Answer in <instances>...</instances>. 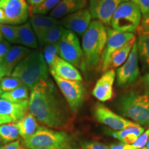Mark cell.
<instances>
[{
  "label": "cell",
  "instance_id": "3957f363",
  "mask_svg": "<svg viewBox=\"0 0 149 149\" xmlns=\"http://www.w3.org/2000/svg\"><path fill=\"white\" fill-rule=\"evenodd\" d=\"M48 72L43 53L32 51L15 68L10 76L19 79L31 91L38 84L50 79Z\"/></svg>",
  "mask_w": 149,
  "mask_h": 149
},
{
  "label": "cell",
  "instance_id": "83f0119b",
  "mask_svg": "<svg viewBox=\"0 0 149 149\" xmlns=\"http://www.w3.org/2000/svg\"><path fill=\"white\" fill-rule=\"evenodd\" d=\"M19 136L15 123H9L0 126V137L4 143L16 141Z\"/></svg>",
  "mask_w": 149,
  "mask_h": 149
},
{
  "label": "cell",
  "instance_id": "44dd1931",
  "mask_svg": "<svg viewBox=\"0 0 149 149\" xmlns=\"http://www.w3.org/2000/svg\"><path fill=\"white\" fill-rule=\"evenodd\" d=\"M87 0H63L49 13V16L56 19L85 8Z\"/></svg>",
  "mask_w": 149,
  "mask_h": 149
},
{
  "label": "cell",
  "instance_id": "b9f144b4",
  "mask_svg": "<svg viewBox=\"0 0 149 149\" xmlns=\"http://www.w3.org/2000/svg\"><path fill=\"white\" fill-rule=\"evenodd\" d=\"M124 143L120 142L119 144H113L109 147V149H123L124 146Z\"/></svg>",
  "mask_w": 149,
  "mask_h": 149
},
{
  "label": "cell",
  "instance_id": "74e56055",
  "mask_svg": "<svg viewBox=\"0 0 149 149\" xmlns=\"http://www.w3.org/2000/svg\"><path fill=\"white\" fill-rule=\"evenodd\" d=\"M13 122H14V121L10 117L3 115L2 113H0V126L3 125V124Z\"/></svg>",
  "mask_w": 149,
  "mask_h": 149
},
{
  "label": "cell",
  "instance_id": "e0dca14e",
  "mask_svg": "<svg viewBox=\"0 0 149 149\" xmlns=\"http://www.w3.org/2000/svg\"><path fill=\"white\" fill-rule=\"evenodd\" d=\"M32 50L23 46H14L1 61L6 76H10L15 68L31 53Z\"/></svg>",
  "mask_w": 149,
  "mask_h": 149
},
{
  "label": "cell",
  "instance_id": "603a6c76",
  "mask_svg": "<svg viewBox=\"0 0 149 149\" xmlns=\"http://www.w3.org/2000/svg\"><path fill=\"white\" fill-rule=\"evenodd\" d=\"M142 126L136 124L121 130L109 131V134L121 142L127 144H133L141 134L144 132Z\"/></svg>",
  "mask_w": 149,
  "mask_h": 149
},
{
  "label": "cell",
  "instance_id": "7402d4cb",
  "mask_svg": "<svg viewBox=\"0 0 149 149\" xmlns=\"http://www.w3.org/2000/svg\"><path fill=\"white\" fill-rule=\"evenodd\" d=\"M19 43L29 49H36L38 46V41L30 22L16 26Z\"/></svg>",
  "mask_w": 149,
  "mask_h": 149
},
{
  "label": "cell",
  "instance_id": "7bdbcfd3",
  "mask_svg": "<svg viewBox=\"0 0 149 149\" xmlns=\"http://www.w3.org/2000/svg\"><path fill=\"white\" fill-rule=\"evenodd\" d=\"M3 77H6V72L2 65L1 64V62H0V80L2 79Z\"/></svg>",
  "mask_w": 149,
  "mask_h": 149
},
{
  "label": "cell",
  "instance_id": "9a60e30c",
  "mask_svg": "<svg viewBox=\"0 0 149 149\" xmlns=\"http://www.w3.org/2000/svg\"><path fill=\"white\" fill-rule=\"evenodd\" d=\"M116 77L114 69H108L104 72L95 85L92 91L93 95L101 102L111 100L114 95L113 86Z\"/></svg>",
  "mask_w": 149,
  "mask_h": 149
},
{
  "label": "cell",
  "instance_id": "5bb4252c",
  "mask_svg": "<svg viewBox=\"0 0 149 149\" xmlns=\"http://www.w3.org/2000/svg\"><path fill=\"white\" fill-rule=\"evenodd\" d=\"M91 20L92 16L90 11L88 9L84 8L64 17L59 21L61 25L66 30L82 36L90 26Z\"/></svg>",
  "mask_w": 149,
  "mask_h": 149
},
{
  "label": "cell",
  "instance_id": "f907efd6",
  "mask_svg": "<svg viewBox=\"0 0 149 149\" xmlns=\"http://www.w3.org/2000/svg\"><path fill=\"white\" fill-rule=\"evenodd\" d=\"M140 149H147L146 148H144H144H140Z\"/></svg>",
  "mask_w": 149,
  "mask_h": 149
},
{
  "label": "cell",
  "instance_id": "484cf974",
  "mask_svg": "<svg viewBox=\"0 0 149 149\" xmlns=\"http://www.w3.org/2000/svg\"><path fill=\"white\" fill-rule=\"evenodd\" d=\"M65 31L66 29L61 24L56 25L46 33L42 40L38 42V44L41 46H44L48 44H57Z\"/></svg>",
  "mask_w": 149,
  "mask_h": 149
},
{
  "label": "cell",
  "instance_id": "4dcf8cb0",
  "mask_svg": "<svg viewBox=\"0 0 149 149\" xmlns=\"http://www.w3.org/2000/svg\"><path fill=\"white\" fill-rule=\"evenodd\" d=\"M0 84H1V90L3 91V93L9 92V91L15 90V89L22 86H25L19 79L12 77V76L3 77L0 80Z\"/></svg>",
  "mask_w": 149,
  "mask_h": 149
},
{
  "label": "cell",
  "instance_id": "30bf717a",
  "mask_svg": "<svg viewBox=\"0 0 149 149\" xmlns=\"http://www.w3.org/2000/svg\"><path fill=\"white\" fill-rule=\"evenodd\" d=\"M135 37L134 33L120 32L116 30L107 28V44L101 58L102 71L105 72L109 69L113 54Z\"/></svg>",
  "mask_w": 149,
  "mask_h": 149
},
{
  "label": "cell",
  "instance_id": "7c38bea8",
  "mask_svg": "<svg viewBox=\"0 0 149 149\" xmlns=\"http://www.w3.org/2000/svg\"><path fill=\"white\" fill-rule=\"evenodd\" d=\"M94 116L99 122L116 131L137 124L114 113L101 103H97L94 107Z\"/></svg>",
  "mask_w": 149,
  "mask_h": 149
},
{
  "label": "cell",
  "instance_id": "ba28073f",
  "mask_svg": "<svg viewBox=\"0 0 149 149\" xmlns=\"http://www.w3.org/2000/svg\"><path fill=\"white\" fill-rule=\"evenodd\" d=\"M57 87L68 104L71 113H75L82 105L85 97V88L81 81L61 79L53 76Z\"/></svg>",
  "mask_w": 149,
  "mask_h": 149
},
{
  "label": "cell",
  "instance_id": "8fae6325",
  "mask_svg": "<svg viewBox=\"0 0 149 149\" xmlns=\"http://www.w3.org/2000/svg\"><path fill=\"white\" fill-rule=\"evenodd\" d=\"M0 8L5 13L6 24L10 25L26 23L31 14L26 0H0Z\"/></svg>",
  "mask_w": 149,
  "mask_h": 149
},
{
  "label": "cell",
  "instance_id": "d6a6232c",
  "mask_svg": "<svg viewBox=\"0 0 149 149\" xmlns=\"http://www.w3.org/2000/svg\"><path fill=\"white\" fill-rule=\"evenodd\" d=\"M137 6L142 15L149 13V0H130Z\"/></svg>",
  "mask_w": 149,
  "mask_h": 149
},
{
  "label": "cell",
  "instance_id": "f5cc1de1",
  "mask_svg": "<svg viewBox=\"0 0 149 149\" xmlns=\"http://www.w3.org/2000/svg\"><path fill=\"white\" fill-rule=\"evenodd\" d=\"M39 149H46V148H39Z\"/></svg>",
  "mask_w": 149,
  "mask_h": 149
},
{
  "label": "cell",
  "instance_id": "bcb514c9",
  "mask_svg": "<svg viewBox=\"0 0 149 149\" xmlns=\"http://www.w3.org/2000/svg\"><path fill=\"white\" fill-rule=\"evenodd\" d=\"M146 148L147 149H149V138H148V141H147V143H146Z\"/></svg>",
  "mask_w": 149,
  "mask_h": 149
},
{
  "label": "cell",
  "instance_id": "ffe728a7",
  "mask_svg": "<svg viewBox=\"0 0 149 149\" xmlns=\"http://www.w3.org/2000/svg\"><path fill=\"white\" fill-rule=\"evenodd\" d=\"M137 40H136L137 56L143 72L149 71V31L138 28Z\"/></svg>",
  "mask_w": 149,
  "mask_h": 149
},
{
  "label": "cell",
  "instance_id": "681fc988",
  "mask_svg": "<svg viewBox=\"0 0 149 149\" xmlns=\"http://www.w3.org/2000/svg\"><path fill=\"white\" fill-rule=\"evenodd\" d=\"M122 1H130V0H122Z\"/></svg>",
  "mask_w": 149,
  "mask_h": 149
},
{
  "label": "cell",
  "instance_id": "8992f818",
  "mask_svg": "<svg viewBox=\"0 0 149 149\" xmlns=\"http://www.w3.org/2000/svg\"><path fill=\"white\" fill-rule=\"evenodd\" d=\"M141 15L135 3L122 1L118 6L112 17V29L123 33H135L141 24Z\"/></svg>",
  "mask_w": 149,
  "mask_h": 149
},
{
  "label": "cell",
  "instance_id": "c3c4849f",
  "mask_svg": "<svg viewBox=\"0 0 149 149\" xmlns=\"http://www.w3.org/2000/svg\"><path fill=\"white\" fill-rule=\"evenodd\" d=\"M2 40H3V37H2V35H1V32H0V42Z\"/></svg>",
  "mask_w": 149,
  "mask_h": 149
},
{
  "label": "cell",
  "instance_id": "d590c367",
  "mask_svg": "<svg viewBox=\"0 0 149 149\" xmlns=\"http://www.w3.org/2000/svg\"><path fill=\"white\" fill-rule=\"evenodd\" d=\"M0 149H26L23 144H22L19 140H16L12 142L6 144L1 147Z\"/></svg>",
  "mask_w": 149,
  "mask_h": 149
},
{
  "label": "cell",
  "instance_id": "7a4b0ae2",
  "mask_svg": "<svg viewBox=\"0 0 149 149\" xmlns=\"http://www.w3.org/2000/svg\"><path fill=\"white\" fill-rule=\"evenodd\" d=\"M123 116L142 126H149V91L131 90L124 93L116 102Z\"/></svg>",
  "mask_w": 149,
  "mask_h": 149
},
{
  "label": "cell",
  "instance_id": "2e32d148",
  "mask_svg": "<svg viewBox=\"0 0 149 149\" xmlns=\"http://www.w3.org/2000/svg\"><path fill=\"white\" fill-rule=\"evenodd\" d=\"M48 70L52 76L68 80L82 81V76L78 68L59 57L55 59Z\"/></svg>",
  "mask_w": 149,
  "mask_h": 149
},
{
  "label": "cell",
  "instance_id": "cb8c5ba5",
  "mask_svg": "<svg viewBox=\"0 0 149 149\" xmlns=\"http://www.w3.org/2000/svg\"><path fill=\"white\" fill-rule=\"evenodd\" d=\"M19 135L24 140L28 139L36 133L40 127L36 118L31 113H27L23 118L15 122Z\"/></svg>",
  "mask_w": 149,
  "mask_h": 149
},
{
  "label": "cell",
  "instance_id": "52a82bcc",
  "mask_svg": "<svg viewBox=\"0 0 149 149\" xmlns=\"http://www.w3.org/2000/svg\"><path fill=\"white\" fill-rule=\"evenodd\" d=\"M59 57L84 72L86 71L84 55L77 35L66 30L58 43Z\"/></svg>",
  "mask_w": 149,
  "mask_h": 149
},
{
  "label": "cell",
  "instance_id": "4fadbf2b",
  "mask_svg": "<svg viewBox=\"0 0 149 149\" xmlns=\"http://www.w3.org/2000/svg\"><path fill=\"white\" fill-rule=\"evenodd\" d=\"M122 0H89V11L92 19L104 26L111 25L113 14Z\"/></svg>",
  "mask_w": 149,
  "mask_h": 149
},
{
  "label": "cell",
  "instance_id": "1f68e13d",
  "mask_svg": "<svg viewBox=\"0 0 149 149\" xmlns=\"http://www.w3.org/2000/svg\"><path fill=\"white\" fill-rule=\"evenodd\" d=\"M44 59L48 68L51 66L53 61L57 57H59L58 44H48L44 46L43 51Z\"/></svg>",
  "mask_w": 149,
  "mask_h": 149
},
{
  "label": "cell",
  "instance_id": "836d02e7",
  "mask_svg": "<svg viewBox=\"0 0 149 149\" xmlns=\"http://www.w3.org/2000/svg\"><path fill=\"white\" fill-rule=\"evenodd\" d=\"M81 149H109L107 145L97 141H87L82 144Z\"/></svg>",
  "mask_w": 149,
  "mask_h": 149
},
{
  "label": "cell",
  "instance_id": "ee69618b",
  "mask_svg": "<svg viewBox=\"0 0 149 149\" xmlns=\"http://www.w3.org/2000/svg\"><path fill=\"white\" fill-rule=\"evenodd\" d=\"M123 149H136V148L133 146V144H124V148H123Z\"/></svg>",
  "mask_w": 149,
  "mask_h": 149
},
{
  "label": "cell",
  "instance_id": "e575fe53",
  "mask_svg": "<svg viewBox=\"0 0 149 149\" xmlns=\"http://www.w3.org/2000/svg\"><path fill=\"white\" fill-rule=\"evenodd\" d=\"M11 47V44L6 41L2 40L0 42V62L10 51Z\"/></svg>",
  "mask_w": 149,
  "mask_h": 149
},
{
  "label": "cell",
  "instance_id": "60d3db41",
  "mask_svg": "<svg viewBox=\"0 0 149 149\" xmlns=\"http://www.w3.org/2000/svg\"><path fill=\"white\" fill-rule=\"evenodd\" d=\"M0 24H6V19L3 10L0 8Z\"/></svg>",
  "mask_w": 149,
  "mask_h": 149
},
{
  "label": "cell",
  "instance_id": "f546056e",
  "mask_svg": "<svg viewBox=\"0 0 149 149\" xmlns=\"http://www.w3.org/2000/svg\"><path fill=\"white\" fill-rule=\"evenodd\" d=\"M61 1L63 0H46L44 2L41 3L40 5L34 7V8H30L31 14L46 15L49 13Z\"/></svg>",
  "mask_w": 149,
  "mask_h": 149
},
{
  "label": "cell",
  "instance_id": "d6986e66",
  "mask_svg": "<svg viewBox=\"0 0 149 149\" xmlns=\"http://www.w3.org/2000/svg\"><path fill=\"white\" fill-rule=\"evenodd\" d=\"M29 112V100L17 103L0 99V113L10 117L14 122H18Z\"/></svg>",
  "mask_w": 149,
  "mask_h": 149
},
{
  "label": "cell",
  "instance_id": "ac0fdd59",
  "mask_svg": "<svg viewBox=\"0 0 149 149\" xmlns=\"http://www.w3.org/2000/svg\"><path fill=\"white\" fill-rule=\"evenodd\" d=\"M30 16L31 17L29 22L35 33L38 42L42 40L43 37L51 28L60 24V21L59 19H56L49 15L31 14Z\"/></svg>",
  "mask_w": 149,
  "mask_h": 149
},
{
  "label": "cell",
  "instance_id": "5b68a950",
  "mask_svg": "<svg viewBox=\"0 0 149 149\" xmlns=\"http://www.w3.org/2000/svg\"><path fill=\"white\" fill-rule=\"evenodd\" d=\"M29 149H74L76 143L70 134L40 126L33 136L23 141Z\"/></svg>",
  "mask_w": 149,
  "mask_h": 149
},
{
  "label": "cell",
  "instance_id": "6da1fadb",
  "mask_svg": "<svg viewBox=\"0 0 149 149\" xmlns=\"http://www.w3.org/2000/svg\"><path fill=\"white\" fill-rule=\"evenodd\" d=\"M29 111L42 125L66 128L71 123V115L51 79L42 81L31 91Z\"/></svg>",
  "mask_w": 149,
  "mask_h": 149
},
{
  "label": "cell",
  "instance_id": "d4e9b609",
  "mask_svg": "<svg viewBox=\"0 0 149 149\" xmlns=\"http://www.w3.org/2000/svg\"><path fill=\"white\" fill-rule=\"evenodd\" d=\"M136 41V38H133V40H130V42L122 46V48H119L112 55L111 61H110L109 69H114V68H119V67L122 66L125 61L127 60L128 56L130 55V51H131L132 48L134 43Z\"/></svg>",
  "mask_w": 149,
  "mask_h": 149
},
{
  "label": "cell",
  "instance_id": "4316f807",
  "mask_svg": "<svg viewBox=\"0 0 149 149\" xmlns=\"http://www.w3.org/2000/svg\"><path fill=\"white\" fill-rule=\"evenodd\" d=\"M29 91L26 86H22L15 90L3 93L1 99L17 103L28 101L30 98Z\"/></svg>",
  "mask_w": 149,
  "mask_h": 149
},
{
  "label": "cell",
  "instance_id": "ab89813d",
  "mask_svg": "<svg viewBox=\"0 0 149 149\" xmlns=\"http://www.w3.org/2000/svg\"><path fill=\"white\" fill-rule=\"evenodd\" d=\"M142 81L145 87H146V88H147L149 91V71L148 72H146V74L144 75V77H143Z\"/></svg>",
  "mask_w": 149,
  "mask_h": 149
},
{
  "label": "cell",
  "instance_id": "f6af8a7d",
  "mask_svg": "<svg viewBox=\"0 0 149 149\" xmlns=\"http://www.w3.org/2000/svg\"><path fill=\"white\" fill-rule=\"evenodd\" d=\"M3 91L1 90V84H0V98H1V95L3 94Z\"/></svg>",
  "mask_w": 149,
  "mask_h": 149
},
{
  "label": "cell",
  "instance_id": "f35d334b",
  "mask_svg": "<svg viewBox=\"0 0 149 149\" xmlns=\"http://www.w3.org/2000/svg\"><path fill=\"white\" fill-rule=\"evenodd\" d=\"M46 0H30L29 1V4L30 6V8H34L37 6L40 5L41 3L44 2Z\"/></svg>",
  "mask_w": 149,
  "mask_h": 149
},
{
  "label": "cell",
  "instance_id": "9c48e42d",
  "mask_svg": "<svg viewBox=\"0 0 149 149\" xmlns=\"http://www.w3.org/2000/svg\"><path fill=\"white\" fill-rule=\"evenodd\" d=\"M118 86L125 87L135 83L140 76L136 41L134 43L127 60L116 70Z\"/></svg>",
  "mask_w": 149,
  "mask_h": 149
},
{
  "label": "cell",
  "instance_id": "277c9868",
  "mask_svg": "<svg viewBox=\"0 0 149 149\" xmlns=\"http://www.w3.org/2000/svg\"><path fill=\"white\" fill-rule=\"evenodd\" d=\"M107 40V28L100 22L93 20L82 35L81 48L86 70H91L101 61Z\"/></svg>",
  "mask_w": 149,
  "mask_h": 149
},
{
  "label": "cell",
  "instance_id": "7dc6e473",
  "mask_svg": "<svg viewBox=\"0 0 149 149\" xmlns=\"http://www.w3.org/2000/svg\"><path fill=\"white\" fill-rule=\"evenodd\" d=\"M3 143L4 142H3L2 139H1V137H0V147H1V146H2V144H3Z\"/></svg>",
  "mask_w": 149,
  "mask_h": 149
},
{
  "label": "cell",
  "instance_id": "816d5d0a",
  "mask_svg": "<svg viewBox=\"0 0 149 149\" xmlns=\"http://www.w3.org/2000/svg\"><path fill=\"white\" fill-rule=\"evenodd\" d=\"M26 1H28V3H29V1H30V0H26Z\"/></svg>",
  "mask_w": 149,
  "mask_h": 149
},
{
  "label": "cell",
  "instance_id": "f1b7e54d",
  "mask_svg": "<svg viewBox=\"0 0 149 149\" xmlns=\"http://www.w3.org/2000/svg\"><path fill=\"white\" fill-rule=\"evenodd\" d=\"M0 32L6 42L10 44H19L17 26L10 24H0Z\"/></svg>",
  "mask_w": 149,
  "mask_h": 149
},
{
  "label": "cell",
  "instance_id": "8d00e7d4",
  "mask_svg": "<svg viewBox=\"0 0 149 149\" xmlns=\"http://www.w3.org/2000/svg\"><path fill=\"white\" fill-rule=\"evenodd\" d=\"M139 28L141 29L146 30V31H149V13L142 15V18H141V24L139 26Z\"/></svg>",
  "mask_w": 149,
  "mask_h": 149
}]
</instances>
